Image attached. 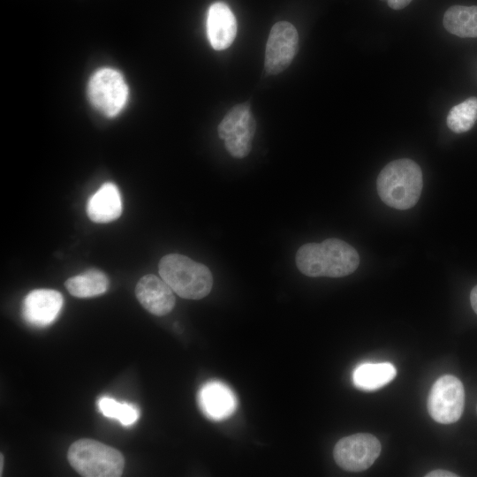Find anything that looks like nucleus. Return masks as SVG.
Masks as SVG:
<instances>
[{"instance_id": "nucleus-23", "label": "nucleus", "mask_w": 477, "mask_h": 477, "mask_svg": "<svg viewBox=\"0 0 477 477\" xmlns=\"http://www.w3.org/2000/svg\"><path fill=\"white\" fill-rule=\"evenodd\" d=\"M3 459H4V458H3V455L1 454V459H0V462H1V463H0V473H1V474H0V475H2V470H3Z\"/></svg>"}, {"instance_id": "nucleus-7", "label": "nucleus", "mask_w": 477, "mask_h": 477, "mask_svg": "<svg viewBox=\"0 0 477 477\" xmlns=\"http://www.w3.org/2000/svg\"><path fill=\"white\" fill-rule=\"evenodd\" d=\"M464 405L465 390L458 378L445 375L435 382L428 398V411L434 420L454 423L460 419Z\"/></svg>"}, {"instance_id": "nucleus-5", "label": "nucleus", "mask_w": 477, "mask_h": 477, "mask_svg": "<svg viewBox=\"0 0 477 477\" xmlns=\"http://www.w3.org/2000/svg\"><path fill=\"white\" fill-rule=\"evenodd\" d=\"M87 95L97 110L111 117L118 115L125 108L129 89L120 72L111 68H103L90 78Z\"/></svg>"}, {"instance_id": "nucleus-8", "label": "nucleus", "mask_w": 477, "mask_h": 477, "mask_svg": "<svg viewBox=\"0 0 477 477\" xmlns=\"http://www.w3.org/2000/svg\"><path fill=\"white\" fill-rule=\"evenodd\" d=\"M381 450V443L375 436L358 433L341 438L334 447L333 456L342 469L361 472L374 464Z\"/></svg>"}, {"instance_id": "nucleus-4", "label": "nucleus", "mask_w": 477, "mask_h": 477, "mask_svg": "<svg viewBox=\"0 0 477 477\" xmlns=\"http://www.w3.org/2000/svg\"><path fill=\"white\" fill-rule=\"evenodd\" d=\"M67 458L73 469L85 477H118L125 466L119 450L92 439L74 442Z\"/></svg>"}, {"instance_id": "nucleus-15", "label": "nucleus", "mask_w": 477, "mask_h": 477, "mask_svg": "<svg viewBox=\"0 0 477 477\" xmlns=\"http://www.w3.org/2000/svg\"><path fill=\"white\" fill-rule=\"evenodd\" d=\"M396 374V367L391 363L365 362L355 367L352 379L356 388L372 391L388 384L395 378Z\"/></svg>"}, {"instance_id": "nucleus-24", "label": "nucleus", "mask_w": 477, "mask_h": 477, "mask_svg": "<svg viewBox=\"0 0 477 477\" xmlns=\"http://www.w3.org/2000/svg\"><path fill=\"white\" fill-rule=\"evenodd\" d=\"M381 1L387 2V0H381Z\"/></svg>"}, {"instance_id": "nucleus-9", "label": "nucleus", "mask_w": 477, "mask_h": 477, "mask_svg": "<svg viewBox=\"0 0 477 477\" xmlns=\"http://www.w3.org/2000/svg\"><path fill=\"white\" fill-rule=\"evenodd\" d=\"M299 48V34L295 26L287 21L276 22L269 34L265 49V70L276 75L292 62Z\"/></svg>"}, {"instance_id": "nucleus-18", "label": "nucleus", "mask_w": 477, "mask_h": 477, "mask_svg": "<svg viewBox=\"0 0 477 477\" xmlns=\"http://www.w3.org/2000/svg\"><path fill=\"white\" fill-rule=\"evenodd\" d=\"M477 120V97L472 96L453 106L446 118L448 127L456 133L469 131Z\"/></svg>"}, {"instance_id": "nucleus-1", "label": "nucleus", "mask_w": 477, "mask_h": 477, "mask_svg": "<svg viewBox=\"0 0 477 477\" xmlns=\"http://www.w3.org/2000/svg\"><path fill=\"white\" fill-rule=\"evenodd\" d=\"M296 265L306 276L342 277L354 272L360 256L348 243L338 238H327L322 243L301 246L296 253Z\"/></svg>"}, {"instance_id": "nucleus-13", "label": "nucleus", "mask_w": 477, "mask_h": 477, "mask_svg": "<svg viewBox=\"0 0 477 477\" xmlns=\"http://www.w3.org/2000/svg\"><path fill=\"white\" fill-rule=\"evenodd\" d=\"M207 34L216 50L230 47L237 34V20L230 7L223 2L212 4L208 11Z\"/></svg>"}, {"instance_id": "nucleus-16", "label": "nucleus", "mask_w": 477, "mask_h": 477, "mask_svg": "<svg viewBox=\"0 0 477 477\" xmlns=\"http://www.w3.org/2000/svg\"><path fill=\"white\" fill-rule=\"evenodd\" d=\"M443 26L461 38L477 37V6L453 5L443 15Z\"/></svg>"}, {"instance_id": "nucleus-22", "label": "nucleus", "mask_w": 477, "mask_h": 477, "mask_svg": "<svg viewBox=\"0 0 477 477\" xmlns=\"http://www.w3.org/2000/svg\"><path fill=\"white\" fill-rule=\"evenodd\" d=\"M470 301L473 311L477 314V285H475L471 291Z\"/></svg>"}, {"instance_id": "nucleus-2", "label": "nucleus", "mask_w": 477, "mask_h": 477, "mask_svg": "<svg viewBox=\"0 0 477 477\" xmlns=\"http://www.w3.org/2000/svg\"><path fill=\"white\" fill-rule=\"evenodd\" d=\"M423 186L420 166L411 159H398L380 172L376 188L381 200L396 209H408L420 199Z\"/></svg>"}, {"instance_id": "nucleus-20", "label": "nucleus", "mask_w": 477, "mask_h": 477, "mask_svg": "<svg viewBox=\"0 0 477 477\" xmlns=\"http://www.w3.org/2000/svg\"><path fill=\"white\" fill-rule=\"evenodd\" d=\"M426 477H457L458 474L443 469H437L429 472L425 475Z\"/></svg>"}, {"instance_id": "nucleus-3", "label": "nucleus", "mask_w": 477, "mask_h": 477, "mask_svg": "<svg viewBox=\"0 0 477 477\" xmlns=\"http://www.w3.org/2000/svg\"><path fill=\"white\" fill-rule=\"evenodd\" d=\"M158 270L160 276L183 299H201L213 286L209 269L183 254L164 255L159 261Z\"/></svg>"}, {"instance_id": "nucleus-6", "label": "nucleus", "mask_w": 477, "mask_h": 477, "mask_svg": "<svg viewBox=\"0 0 477 477\" xmlns=\"http://www.w3.org/2000/svg\"><path fill=\"white\" fill-rule=\"evenodd\" d=\"M256 122L246 103L233 106L217 127L228 153L235 158L246 157L252 149Z\"/></svg>"}, {"instance_id": "nucleus-21", "label": "nucleus", "mask_w": 477, "mask_h": 477, "mask_svg": "<svg viewBox=\"0 0 477 477\" xmlns=\"http://www.w3.org/2000/svg\"><path fill=\"white\" fill-rule=\"evenodd\" d=\"M412 0H387L388 5L393 10H401L407 6Z\"/></svg>"}, {"instance_id": "nucleus-11", "label": "nucleus", "mask_w": 477, "mask_h": 477, "mask_svg": "<svg viewBox=\"0 0 477 477\" xmlns=\"http://www.w3.org/2000/svg\"><path fill=\"white\" fill-rule=\"evenodd\" d=\"M135 294L141 306L156 316L166 315L175 306L172 289L162 277L152 274L139 280Z\"/></svg>"}, {"instance_id": "nucleus-19", "label": "nucleus", "mask_w": 477, "mask_h": 477, "mask_svg": "<svg viewBox=\"0 0 477 477\" xmlns=\"http://www.w3.org/2000/svg\"><path fill=\"white\" fill-rule=\"evenodd\" d=\"M98 407L104 416L117 420L124 426L132 425L139 419V410L135 405L121 403L111 398H101Z\"/></svg>"}, {"instance_id": "nucleus-14", "label": "nucleus", "mask_w": 477, "mask_h": 477, "mask_svg": "<svg viewBox=\"0 0 477 477\" xmlns=\"http://www.w3.org/2000/svg\"><path fill=\"white\" fill-rule=\"evenodd\" d=\"M122 199L117 186L106 182L87 201V213L90 220L106 223L117 219L122 213Z\"/></svg>"}, {"instance_id": "nucleus-12", "label": "nucleus", "mask_w": 477, "mask_h": 477, "mask_svg": "<svg viewBox=\"0 0 477 477\" xmlns=\"http://www.w3.org/2000/svg\"><path fill=\"white\" fill-rule=\"evenodd\" d=\"M198 403L204 415L216 421L229 418L238 406L233 391L220 381L203 384L198 393Z\"/></svg>"}, {"instance_id": "nucleus-10", "label": "nucleus", "mask_w": 477, "mask_h": 477, "mask_svg": "<svg viewBox=\"0 0 477 477\" xmlns=\"http://www.w3.org/2000/svg\"><path fill=\"white\" fill-rule=\"evenodd\" d=\"M63 297L60 292L50 289H36L24 299L22 315L26 322L37 327H44L53 322L58 316Z\"/></svg>"}, {"instance_id": "nucleus-17", "label": "nucleus", "mask_w": 477, "mask_h": 477, "mask_svg": "<svg viewBox=\"0 0 477 477\" xmlns=\"http://www.w3.org/2000/svg\"><path fill=\"white\" fill-rule=\"evenodd\" d=\"M64 285L74 297L91 298L101 295L107 291L109 279L103 272L98 269H88L70 277Z\"/></svg>"}]
</instances>
